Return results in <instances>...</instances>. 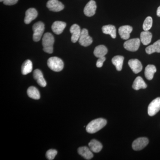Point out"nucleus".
Segmentation results:
<instances>
[{
	"label": "nucleus",
	"mask_w": 160,
	"mask_h": 160,
	"mask_svg": "<svg viewBox=\"0 0 160 160\" xmlns=\"http://www.w3.org/2000/svg\"><path fill=\"white\" fill-rule=\"evenodd\" d=\"M47 65L49 69L57 72L62 71L64 68L62 60L56 57L49 58L47 61Z\"/></svg>",
	"instance_id": "obj_3"
},
{
	"label": "nucleus",
	"mask_w": 160,
	"mask_h": 160,
	"mask_svg": "<svg viewBox=\"0 0 160 160\" xmlns=\"http://www.w3.org/2000/svg\"><path fill=\"white\" fill-rule=\"evenodd\" d=\"M46 6L50 11L55 12L62 11L64 8V5L58 0H49Z\"/></svg>",
	"instance_id": "obj_9"
},
{
	"label": "nucleus",
	"mask_w": 160,
	"mask_h": 160,
	"mask_svg": "<svg viewBox=\"0 0 160 160\" xmlns=\"http://www.w3.org/2000/svg\"><path fill=\"white\" fill-rule=\"evenodd\" d=\"M128 65L132 71L135 74L140 72L142 69V65L137 59H132L129 60Z\"/></svg>",
	"instance_id": "obj_11"
},
{
	"label": "nucleus",
	"mask_w": 160,
	"mask_h": 160,
	"mask_svg": "<svg viewBox=\"0 0 160 160\" xmlns=\"http://www.w3.org/2000/svg\"><path fill=\"white\" fill-rule=\"evenodd\" d=\"M147 86L144 82L142 78L138 76L135 79L132 87L134 90H138L140 89H145L147 88Z\"/></svg>",
	"instance_id": "obj_18"
},
{
	"label": "nucleus",
	"mask_w": 160,
	"mask_h": 160,
	"mask_svg": "<svg viewBox=\"0 0 160 160\" xmlns=\"http://www.w3.org/2000/svg\"><path fill=\"white\" fill-rule=\"evenodd\" d=\"M32 70V64L30 60H27L23 63L22 66V73L26 75L31 72Z\"/></svg>",
	"instance_id": "obj_27"
},
{
	"label": "nucleus",
	"mask_w": 160,
	"mask_h": 160,
	"mask_svg": "<svg viewBox=\"0 0 160 160\" xmlns=\"http://www.w3.org/2000/svg\"><path fill=\"white\" fill-rule=\"evenodd\" d=\"M57 153L58 152L55 149H49L46 152V157L47 158V159L52 160L54 159Z\"/></svg>",
	"instance_id": "obj_29"
},
{
	"label": "nucleus",
	"mask_w": 160,
	"mask_h": 160,
	"mask_svg": "<svg viewBox=\"0 0 160 160\" xmlns=\"http://www.w3.org/2000/svg\"><path fill=\"white\" fill-rule=\"evenodd\" d=\"M54 43V38L50 32H46L43 36L42 44L43 51L51 54L53 52V46Z\"/></svg>",
	"instance_id": "obj_2"
},
{
	"label": "nucleus",
	"mask_w": 160,
	"mask_h": 160,
	"mask_svg": "<svg viewBox=\"0 0 160 160\" xmlns=\"http://www.w3.org/2000/svg\"><path fill=\"white\" fill-rule=\"evenodd\" d=\"M82 30L80 26L77 24H73L70 27V32L72 34L71 41L72 42L76 43L78 41Z\"/></svg>",
	"instance_id": "obj_12"
},
{
	"label": "nucleus",
	"mask_w": 160,
	"mask_h": 160,
	"mask_svg": "<svg viewBox=\"0 0 160 160\" xmlns=\"http://www.w3.org/2000/svg\"><path fill=\"white\" fill-rule=\"evenodd\" d=\"M107 124V121L104 118H99L92 121L86 127L88 133H94L104 128Z\"/></svg>",
	"instance_id": "obj_1"
},
{
	"label": "nucleus",
	"mask_w": 160,
	"mask_h": 160,
	"mask_svg": "<svg viewBox=\"0 0 160 160\" xmlns=\"http://www.w3.org/2000/svg\"><path fill=\"white\" fill-rule=\"evenodd\" d=\"M160 110V98H157L152 101L148 107V113L150 116H153Z\"/></svg>",
	"instance_id": "obj_7"
},
{
	"label": "nucleus",
	"mask_w": 160,
	"mask_h": 160,
	"mask_svg": "<svg viewBox=\"0 0 160 160\" xmlns=\"http://www.w3.org/2000/svg\"><path fill=\"white\" fill-rule=\"evenodd\" d=\"M66 26V24L65 22L56 21L52 24L51 28L54 33L59 35L63 32Z\"/></svg>",
	"instance_id": "obj_16"
},
{
	"label": "nucleus",
	"mask_w": 160,
	"mask_h": 160,
	"mask_svg": "<svg viewBox=\"0 0 160 160\" xmlns=\"http://www.w3.org/2000/svg\"><path fill=\"white\" fill-rule=\"evenodd\" d=\"M132 31V27L129 26H121L118 29L119 34L123 40H128L130 38V33Z\"/></svg>",
	"instance_id": "obj_13"
},
{
	"label": "nucleus",
	"mask_w": 160,
	"mask_h": 160,
	"mask_svg": "<svg viewBox=\"0 0 160 160\" xmlns=\"http://www.w3.org/2000/svg\"><path fill=\"white\" fill-rule=\"evenodd\" d=\"M108 52V49L104 45H99L95 48L93 53L95 56L99 58L105 57Z\"/></svg>",
	"instance_id": "obj_24"
},
{
	"label": "nucleus",
	"mask_w": 160,
	"mask_h": 160,
	"mask_svg": "<svg viewBox=\"0 0 160 160\" xmlns=\"http://www.w3.org/2000/svg\"><path fill=\"white\" fill-rule=\"evenodd\" d=\"M18 0H0V2H3L4 5L6 6H12L16 4Z\"/></svg>",
	"instance_id": "obj_30"
},
{
	"label": "nucleus",
	"mask_w": 160,
	"mask_h": 160,
	"mask_svg": "<svg viewBox=\"0 0 160 160\" xmlns=\"http://www.w3.org/2000/svg\"><path fill=\"white\" fill-rule=\"evenodd\" d=\"M33 30V40L35 42H38L41 40L42 36L44 30H45V25L42 22H38L35 23L32 26Z\"/></svg>",
	"instance_id": "obj_4"
},
{
	"label": "nucleus",
	"mask_w": 160,
	"mask_h": 160,
	"mask_svg": "<svg viewBox=\"0 0 160 160\" xmlns=\"http://www.w3.org/2000/svg\"><path fill=\"white\" fill-rule=\"evenodd\" d=\"M157 72L156 67L154 65H149L146 67L145 75L146 78L148 80L153 79L154 73Z\"/></svg>",
	"instance_id": "obj_22"
},
{
	"label": "nucleus",
	"mask_w": 160,
	"mask_h": 160,
	"mask_svg": "<svg viewBox=\"0 0 160 160\" xmlns=\"http://www.w3.org/2000/svg\"><path fill=\"white\" fill-rule=\"evenodd\" d=\"M124 58L122 56H116L112 59V62L116 67L118 71H120L122 69Z\"/></svg>",
	"instance_id": "obj_23"
},
{
	"label": "nucleus",
	"mask_w": 160,
	"mask_h": 160,
	"mask_svg": "<svg viewBox=\"0 0 160 160\" xmlns=\"http://www.w3.org/2000/svg\"><path fill=\"white\" fill-rule=\"evenodd\" d=\"M106 58L105 57L98 58L96 63V66L98 68H101L103 66V63L106 61Z\"/></svg>",
	"instance_id": "obj_31"
},
{
	"label": "nucleus",
	"mask_w": 160,
	"mask_h": 160,
	"mask_svg": "<svg viewBox=\"0 0 160 160\" xmlns=\"http://www.w3.org/2000/svg\"><path fill=\"white\" fill-rule=\"evenodd\" d=\"M78 41L80 45L84 47H87L91 45L92 42V39L89 35L87 29H82Z\"/></svg>",
	"instance_id": "obj_5"
},
{
	"label": "nucleus",
	"mask_w": 160,
	"mask_h": 160,
	"mask_svg": "<svg viewBox=\"0 0 160 160\" xmlns=\"http://www.w3.org/2000/svg\"><path fill=\"white\" fill-rule=\"evenodd\" d=\"M152 19L151 17L149 16L146 18L143 25V29L144 31H149L152 27Z\"/></svg>",
	"instance_id": "obj_28"
},
{
	"label": "nucleus",
	"mask_w": 160,
	"mask_h": 160,
	"mask_svg": "<svg viewBox=\"0 0 160 160\" xmlns=\"http://www.w3.org/2000/svg\"><path fill=\"white\" fill-rule=\"evenodd\" d=\"M38 12L34 8H31L27 9L26 12V16L24 22L26 24H29L36 18L38 17Z\"/></svg>",
	"instance_id": "obj_14"
},
{
	"label": "nucleus",
	"mask_w": 160,
	"mask_h": 160,
	"mask_svg": "<svg viewBox=\"0 0 160 160\" xmlns=\"http://www.w3.org/2000/svg\"><path fill=\"white\" fill-rule=\"evenodd\" d=\"M102 30L104 34H109L112 38H116V29L113 25H109L103 26Z\"/></svg>",
	"instance_id": "obj_21"
},
{
	"label": "nucleus",
	"mask_w": 160,
	"mask_h": 160,
	"mask_svg": "<svg viewBox=\"0 0 160 160\" xmlns=\"http://www.w3.org/2000/svg\"><path fill=\"white\" fill-rule=\"evenodd\" d=\"M152 34L149 31L142 32L140 35L141 41L143 45L147 46L151 42Z\"/></svg>",
	"instance_id": "obj_19"
},
{
	"label": "nucleus",
	"mask_w": 160,
	"mask_h": 160,
	"mask_svg": "<svg viewBox=\"0 0 160 160\" xmlns=\"http://www.w3.org/2000/svg\"><path fill=\"white\" fill-rule=\"evenodd\" d=\"M89 146L90 150L92 152H100L102 149V143L97 141V140L93 139L89 143Z\"/></svg>",
	"instance_id": "obj_20"
},
{
	"label": "nucleus",
	"mask_w": 160,
	"mask_h": 160,
	"mask_svg": "<svg viewBox=\"0 0 160 160\" xmlns=\"http://www.w3.org/2000/svg\"><path fill=\"white\" fill-rule=\"evenodd\" d=\"M157 15L158 17H160V6H159L158 8L157 11Z\"/></svg>",
	"instance_id": "obj_32"
},
{
	"label": "nucleus",
	"mask_w": 160,
	"mask_h": 160,
	"mask_svg": "<svg viewBox=\"0 0 160 160\" xmlns=\"http://www.w3.org/2000/svg\"><path fill=\"white\" fill-rule=\"evenodd\" d=\"M33 77L40 86L42 87H46L47 83L41 70L38 69H35L33 72Z\"/></svg>",
	"instance_id": "obj_15"
},
{
	"label": "nucleus",
	"mask_w": 160,
	"mask_h": 160,
	"mask_svg": "<svg viewBox=\"0 0 160 160\" xmlns=\"http://www.w3.org/2000/svg\"><path fill=\"white\" fill-rule=\"evenodd\" d=\"M78 153L86 160H90L93 157V154L90 148L82 146L78 149Z\"/></svg>",
	"instance_id": "obj_17"
},
{
	"label": "nucleus",
	"mask_w": 160,
	"mask_h": 160,
	"mask_svg": "<svg viewBox=\"0 0 160 160\" xmlns=\"http://www.w3.org/2000/svg\"><path fill=\"white\" fill-rule=\"evenodd\" d=\"M141 40L139 38H133L127 40L124 44L125 49L128 51L135 52L139 48Z\"/></svg>",
	"instance_id": "obj_6"
},
{
	"label": "nucleus",
	"mask_w": 160,
	"mask_h": 160,
	"mask_svg": "<svg viewBox=\"0 0 160 160\" xmlns=\"http://www.w3.org/2000/svg\"><path fill=\"white\" fill-rule=\"evenodd\" d=\"M149 140L146 138H138L133 141L132 148L135 151H139L144 149L148 145Z\"/></svg>",
	"instance_id": "obj_8"
},
{
	"label": "nucleus",
	"mask_w": 160,
	"mask_h": 160,
	"mask_svg": "<svg viewBox=\"0 0 160 160\" xmlns=\"http://www.w3.org/2000/svg\"><path fill=\"white\" fill-rule=\"evenodd\" d=\"M27 94L29 98L35 100L39 99L41 98L40 93L37 88L34 86H30L27 89Z\"/></svg>",
	"instance_id": "obj_26"
},
{
	"label": "nucleus",
	"mask_w": 160,
	"mask_h": 160,
	"mask_svg": "<svg viewBox=\"0 0 160 160\" xmlns=\"http://www.w3.org/2000/svg\"><path fill=\"white\" fill-rule=\"evenodd\" d=\"M97 9V5L96 2L93 0H90L86 4L84 9V13L86 16H93L95 14L96 10Z\"/></svg>",
	"instance_id": "obj_10"
},
{
	"label": "nucleus",
	"mask_w": 160,
	"mask_h": 160,
	"mask_svg": "<svg viewBox=\"0 0 160 160\" xmlns=\"http://www.w3.org/2000/svg\"><path fill=\"white\" fill-rule=\"evenodd\" d=\"M146 53L148 54H151L154 52H160V40H158L156 42L150 45L146 49Z\"/></svg>",
	"instance_id": "obj_25"
}]
</instances>
